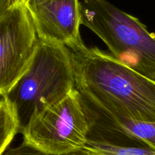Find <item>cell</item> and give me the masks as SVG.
Returning a JSON list of instances; mask_svg holds the SVG:
<instances>
[{
	"instance_id": "1",
	"label": "cell",
	"mask_w": 155,
	"mask_h": 155,
	"mask_svg": "<svg viewBox=\"0 0 155 155\" xmlns=\"http://www.w3.org/2000/svg\"><path fill=\"white\" fill-rule=\"evenodd\" d=\"M75 88L84 99L117 117L155 122V81L97 47L69 49Z\"/></svg>"
},
{
	"instance_id": "2",
	"label": "cell",
	"mask_w": 155,
	"mask_h": 155,
	"mask_svg": "<svg viewBox=\"0 0 155 155\" xmlns=\"http://www.w3.org/2000/svg\"><path fill=\"white\" fill-rule=\"evenodd\" d=\"M75 88L69 49L39 40L27 71L3 97L22 133L31 120Z\"/></svg>"
},
{
	"instance_id": "3",
	"label": "cell",
	"mask_w": 155,
	"mask_h": 155,
	"mask_svg": "<svg viewBox=\"0 0 155 155\" xmlns=\"http://www.w3.org/2000/svg\"><path fill=\"white\" fill-rule=\"evenodd\" d=\"M79 2L81 25L101 39L113 57L155 81L154 34L107 0Z\"/></svg>"
},
{
	"instance_id": "4",
	"label": "cell",
	"mask_w": 155,
	"mask_h": 155,
	"mask_svg": "<svg viewBox=\"0 0 155 155\" xmlns=\"http://www.w3.org/2000/svg\"><path fill=\"white\" fill-rule=\"evenodd\" d=\"M88 131L81 96L74 88L35 116L21 134L24 142L40 151L63 155L84 148Z\"/></svg>"
},
{
	"instance_id": "5",
	"label": "cell",
	"mask_w": 155,
	"mask_h": 155,
	"mask_svg": "<svg viewBox=\"0 0 155 155\" xmlns=\"http://www.w3.org/2000/svg\"><path fill=\"white\" fill-rule=\"evenodd\" d=\"M39 38L25 4L8 8L0 18V96L27 71Z\"/></svg>"
},
{
	"instance_id": "6",
	"label": "cell",
	"mask_w": 155,
	"mask_h": 155,
	"mask_svg": "<svg viewBox=\"0 0 155 155\" xmlns=\"http://www.w3.org/2000/svg\"><path fill=\"white\" fill-rule=\"evenodd\" d=\"M25 5L39 40L68 49L84 43L79 0H28Z\"/></svg>"
},
{
	"instance_id": "7",
	"label": "cell",
	"mask_w": 155,
	"mask_h": 155,
	"mask_svg": "<svg viewBox=\"0 0 155 155\" xmlns=\"http://www.w3.org/2000/svg\"><path fill=\"white\" fill-rule=\"evenodd\" d=\"M82 102L89 123L87 141L83 148L87 153L91 155H155V149L117 127L90 102L84 99Z\"/></svg>"
},
{
	"instance_id": "8",
	"label": "cell",
	"mask_w": 155,
	"mask_h": 155,
	"mask_svg": "<svg viewBox=\"0 0 155 155\" xmlns=\"http://www.w3.org/2000/svg\"><path fill=\"white\" fill-rule=\"evenodd\" d=\"M83 98V97H82ZM84 99V98H83ZM86 100V99H84ZM87 101V100H86ZM90 102L89 101H87ZM92 104L91 102H90ZM96 107L100 111L102 112L107 118L117 127L120 128L129 135L141 140L147 144L152 148L155 149V122H140L129 119L117 117L110 114L108 112L100 108L95 104H92Z\"/></svg>"
},
{
	"instance_id": "9",
	"label": "cell",
	"mask_w": 155,
	"mask_h": 155,
	"mask_svg": "<svg viewBox=\"0 0 155 155\" xmlns=\"http://www.w3.org/2000/svg\"><path fill=\"white\" fill-rule=\"evenodd\" d=\"M19 133L18 125L12 110L3 97L0 100V155L8 148Z\"/></svg>"
},
{
	"instance_id": "10",
	"label": "cell",
	"mask_w": 155,
	"mask_h": 155,
	"mask_svg": "<svg viewBox=\"0 0 155 155\" xmlns=\"http://www.w3.org/2000/svg\"><path fill=\"white\" fill-rule=\"evenodd\" d=\"M2 155H52L45 153L42 151H40L37 149L31 147L29 144H26L23 141L21 144H19L17 147H8ZM63 155H91L84 149L77 150V151L71 152V153H66Z\"/></svg>"
},
{
	"instance_id": "11",
	"label": "cell",
	"mask_w": 155,
	"mask_h": 155,
	"mask_svg": "<svg viewBox=\"0 0 155 155\" xmlns=\"http://www.w3.org/2000/svg\"><path fill=\"white\" fill-rule=\"evenodd\" d=\"M8 8V1L7 0H0V18L6 12Z\"/></svg>"
},
{
	"instance_id": "12",
	"label": "cell",
	"mask_w": 155,
	"mask_h": 155,
	"mask_svg": "<svg viewBox=\"0 0 155 155\" xmlns=\"http://www.w3.org/2000/svg\"><path fill=\"white\" fill-rule=\"evenodd\" d=\"M7 1H8V7L11 8L21 4H26L28 0H7Z\"/></svg>"
}]
</instances>
